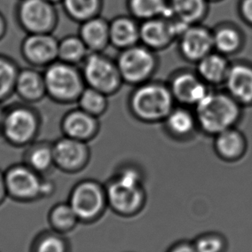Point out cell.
I'll list each match as a JSON object with an SVG mask.
<instances>
[{
	"mask_svg": "<svg viewBox=\"0 0 252 252\" xmlns=\"http://www.w3.org/2000/svg\"><path fill=\"white\" fill-rule=\"evenodd\" d=\"M108 207L124 217H131L143 210L146 202L144 179L139 168L123 166L106 184Z\"/></svg>",
	"mask_w": 252,
	"mask_h": 252,
	"instance_id": "1",
	"label": "cell"
},
{
	"mask_svg": "<svg viewBox=\"0 0 252 252\" xmlns=\"http://www.w3.org/2000/svg\"><path fill=\"white\" fill-rule=\"evenodd\" d=\"M194 109L198 128L214 137L236 127L241 119L242 105L226 92H209Z\"/></svg>",
	"mask_w": 252,
	"mask_h": 252,
	"instance_id": "2",
	"label": "cell"
},
{
	"mask_svg": "<svg viewBox=\"0 0 252 252\" xmlns=\"http://www.w3.org/2000/svg\"><path fill=\"white\" fill-rule=\"evenodd\" d=\"M175 100L168 85L149 81L137 86L130 94L128 106L134 118L147 124L163 122Z\"/></svg>",
	"mask_w": 252,
	"mask_h": 252,
	"instance_id": "3",
	"label": "cell"
},
{
	"mask_svg": "<svg viewBox=\"0 0 252 252\" xmlns=\"http://www.w3.org/2000/svg\"><path fill=\"white\" fill-rule=\"evenodd\" d=\"M42 116L34 105L18 102L5 106L0 135L15 147H28L38 137Z\"/></svg>",
	"mask_w": 252,
	"mask_h": 252,
	"instance_id": "4",
	"label": "cell"
},
{
	"mask_svg": "<svg viewBox=\"0 0 252 252\" xmlns=\"http://www.w3.org/2000/svg\"><path fill=\"white\" fill-rule=\"evenodd\" d=\"M42 72L47 98L59 105H76L86 88L81 67L57 60Z\"/></svg>",
	"mask_w": 252,
	"mask_h": 252,
	"instance_id": "5",
	"label": "cell"
},
{
	"mask_svg": "<svg viewBox=\"0 0 252 252\" xmlns=\"http://www.w3.org/2000/svg\"><path fill=\"white\" fill-rule=\"evenodd\" d=\"M80 67L86 86L109 97L116 94L124 83L116 60L104 52H89Z\"/></svg>",
	"mask_w": 252,
	"mask_h": 252,
	"instance_id": "6",
	"label": "cell"
},
{
	"mask_svg": "<svg viewBox=\"0 0 252 252\" xmlns=\"http://www.w3.org/2000/svg\"><path fill=\"white\" fill-rule=\"evenodd\" d=\"M116 63L124 83L137 87L151 81L158 61L154 50L138 43L120 50Z\"/></svg>",
	"mask_w": 252,
	"mask_h": 252,
	"instance_id": "7",
	"label": "cell"
},
{
	"mask_svg": "<svg viewBox=\"0 0 252 252\" xmlns=\"http://www.w3.org/2000/svg\"><path fill=\"white\" fill-rule=\"evenodd\" d=\"M56 6L47 0H18L15 19L26 34L54 33L59 23Z\"/></svg>",
	"mask_w": 252,
	"mask_h": 252,
	"instance_id": "8",
	"label": "cell"
},
{
	"mask_svg": "<svg viewBox=\"0 0 252 252\" xmlns=\"http://www.w3.org/2000/svg\"><path fill=\"white\" fill-rule=\"evenodd\" d=\"M68 203L80 222L96 221L108 207L105 188L93 180L82 181L74 186Z\"/></svg>",
	"mask_w": 252,
	"mask_h": 252,
	"instance_id": "9",
	"label": "cell"
},
{
	"mask_svg": "<svg viewBox=\"0 0 252 252\" xmlns=\"http://www.w3.org/2000/svg\"><path fill=\"white\" fill-rule=\"evenodd\" d=\"M190 26L175 18H158L143 21L140 42L154 51L167 48Z\"/></svg>",
	"mask_w": 252,
	"mask_h": 252,
	"instance_id": "10",
	"label": "cell"
},
{
	"mask_svg": "<svg viewBox=\"0 0 252 252\" xmlns=\"http://www.w3.org/2000/svg\"><path fill=\"white\" fill-rule=\"evenodd\" d=\"M58 43L54 33L26 34L20 45L22 58L29 66L42 70L58 60Z\"/></svg>",
	"mask_w": 252,
	"mask_h": 252,
	"instance_id": "11",
	"label": "cell"
},
{
	"mask_svg": "<svg viewBox=\"0 0 252 252\" xmlns=\"http://www.w3.org/2000/svg\"><path fill=\"white\" fill-rule=\"evenodd\" d=\"M8 195L16 200L29 201L42 197L43 180L26 163L11 166L4 173Z\"/></svg>",
	"mask_w": 252,
	"mask_h": 252,
	"instance_id": "12",
	"label": "cell"
},
{
	"mask_svg": "<svg viewBox=\"0 0 252 252\" xmlns=\"http://www.w3.org/2000/svg\"><path fill=\"white\" fill-rule=\"evenodd\" d=\"M52 144L55 166L63 171L74 173L88 164L90 158L88 143L63 136Z\"/></svg>",
	"mask_w": 252,
	"mask_h": 252,
	"instance_id": "13",
	"label": "cell"
},
{
	"mask_svg": "<svg viewBox=\"0 0 252 252\" xmlns=\"http://www.w3.org/2000/svg\"><path fill=\"white\" fill-rule=\"evenodd\" d=\"M168 85L175 102L184 106L194 107L210 92L208 85L196 72H178L172 76Z\"/></svg>",
	"mask_w": 252,
	"mask_h": 252,
	"instance_id": "14",
	"label": "cell"
},
{
	"mask_svg": "<svg viewBox=\"0 0 252 252\" xmlns=\"http://www.w3.org/2000/svg\"><path fill=\"white\" fill-rule=\"evenodd\" d=\"M179 50L184 59L197 63L213 52V31L200 24L190 25L179 37Z\"/></svg>",
	"mask_w": 252,
	"mask_h": 252,
	"instance_id": "15",
	"label": "cell"
},
{
	"mask_svg": "<svg viewBox=\"0 0 252 252\" xmlns=\"http://www.w3.org/2000/svg\"><path fill=\"white\" fill-rule=\"evenodd\" d=\"M63 136L88 143L97 137L100 130L99 119L78 107L67 111L60 124Z\"/></svg>",
	"mask_w": 252,
	"mask_h": 252,
	"instance_id": "16",
	"label": "cell"
},
{
	"mask_svg": "<svg viewBox=\"0 0 252 252\" xmlns=\"http://www.w3.org/2000/svg\"><path fill=\"white\" fill-rule=\"evenodd\" d=\"M224 86L242 106L252 105V65L242 62L231 64Z\"/></svg>",
	"mask_w": 252,
	"mask_h": 252,
	"instance_id": "17",
	"label": "cell"
},
{
	"mask_svg": "<svg viewBox=\"0 0 252 252\" xmlns=\"http://www.w3.org/2000/svg\"><path fill=\"white\" fill-rule=\"evenodd\" d=\"M15 95L22 102L35 105L47 98L45 81L42 69L28 66L18 73Z\"/></svg>",
	"mask_w": 252,
	"mask_h": 252,
	"instance_id": "18",
	"label": "cell"
},
{
	"mask_svg": "<svg viewBox=\"0 0 252 252\" xmlns=\"http://www.w3.org/2000/svg\"><path fill=\"white\" fill-rule=\"evenodd\" d=\"M110 45L123 50L137 45L140 42V25L132 16H118L109 25Z\"/></svg>",
	"mask_w": 252,
	"mask_h": 252,
	"instance_id": "19",
	"label": "cell"
},
{
	"mask_svg": "<svg viewBox=\"0 0 252 252\" xmlns=\"http://www.w3.org/2000/svg\"><path fill=\"white\" fill-rule=\"evenodd\" d=\"M78 35L89 52H104L110 45V21L101 15L79 24Z\"/></svg>",
	"mask_w": 252,
	"mask_h": 252,
	"instance_id": "20",
	"label": "cell"
},
{
	"mask_svg": "<svg viewBox=\"0 0 252 252\" xmlns=\"http://www.w3.org/2000/svg\"><path fill=\"white\" fill-rule=\"evenodd\" d=\"M214 150L224 161H238L246 153L247 141L242 131L232 127L214 137Z\"/></svg>",
	"mask_w": 252,
	"mask_h": 252,
	"instance_id": "21",
	"label": "cell"
},
{
	"mask_svg": "<svg viewBox=\"0 0 252 252\" xmlns=\"http://www.w3.org/2000/svg\"><path fill=\"white\" fill-rule=\"evenodd\" d=\"M227 56L220 53L211 52L196 63V74L208 86L224 84L231 67Z\"/></svg>",
	"mask_w": 252,
	"mask_h": 252,
	"instance_id": "22",
	"label": "cell"
},
{
	"mask_svg": "<svg viewBox=\"0 0 252 252\" xmlns=\"http://www.w3.org/2000/svg\"><path fill=\"white\" fill-rule=\"evenodd\" d=\"M163 123L168 134L177 139L190 137L198 127L194 112H190L183 105L173 109Z\"/></svg>",
	"mask_w": 252,
	"mask_h": 252,
	"instance_id": "23",
	"label": "cell"
},
{
	"mask_svg": "<svg viewBox=\"0 0 252 252\" xmlns=\"http://www.w3.org/2000/svg\"><path fill=\"white\" fill-rule=\"evenodd\" d=\"M172 18L187 25L200 24L208 10L207 0H168Z\"/></svg>",
	"mask_w": 252,
	"mask_h": 252,
	"instance_id": "24",
	"label": "cell"
},
{
	"mask_svg": "<svg viewBox=\"0 0 252 252\" xmlns=\"http://www.w3.org/2000/svg\"><path fill=\"white\" fill-rule=\"evenodd\" d=\"M130 16L141 22L153 18H171L168 0H127Z\"/></svg>",
	"mask_w": 252,
	"mask_h": 252,
	"instance_id": "25",
	"label": "cell"
},
{
	"mask_svg": "<svg viewBox=\"0 0 252 252\" xmlns=\"http://www.w3.org/2000/svg\"><path fill=\"white\" fill-rule=\"evenodd\" d=\"M215 51L228 56L236 54L243 46V35L233 25L219 26L213 32Z\"/></svg>",
	"mask_w": 252,
	"mask_h": 252,
	"instance_id": "26",
	"label": "cell"
},
{
	"mask_svg": "<svg viewBox=\"0 0 252 252\" xmlns=\"http://www.w3.org/2000/svg\"><path fill=\"white\" fill-rule=\"evenodd\" d=\"M61 5L71 21L81 24L100 15L104 0H63Z\"/></svg>",
	"mask_w": 252,
	"mask_h": 252,
	"instance_id": "27",
	"label": "cell"
},
{
	"mask_svg": "<svg viewBox=\"0 0 252 252\" xmlns=\"http://www.w3.org/2000/svg\"><path fill=\"white\" fill-rule=\"evenodd\" d=\"M25 163L40 175L49 171L55 166L53 144L35 141L30 144L25 154Z\"/></svg>",
	"mask_w": 252,
	"mask_h": 252,
	"instance_id": "28",
	"label": "cell"
},
{
	"mask_svg": "<svg viewBox=\"0 0 252 252\" xmlns=\"http://www.w3.org/2000/svg\"><path fill=\"white\" fill-rule=\"evenodd\" d=\"M88 54L89 50L78 34L65 35L59 39L58 60L60 61L80 67Z\"/></svg>",
	"mask_w": 252,
	"mask_h": 252,
	"instance_id": "29",
	"label": "cell"
},
{
	"mask_svg": "<svg viewBox=\"0 0 252 252\" xmlns=\"http://www.w3.org/2000/svg\"><path fill=\"white\" fill-rule=\"evenodd\" d=\"M21 67L10 56L0 54V104L7 102L15 95V88Z\"/></svg>",
	"mask_w": 252,
	"mask_h": 252,
	"instance_id": "30",
	"label": "cell"
},
{
	"mask_svg": "<svg viewBox=\"0 0 252 252\" xmlns=\"http://www.w3.org/2000/svg\"><path fill=\"white\" fill-rule=\"evenodd\" d=\"M108 95L104 93L86 86L78 98L76 105L85 112L99 119L108 110Z\"/></svg>",
	"mask_w": 252,
	"mask_h": 252,
	"instance_id": "31",
	"label": "cell"
},
{
	"mask_svg": "<svg viewBox=\"0 0 252 252\" xmlns=\"http://www.w3.org/2000/svg\"><path fill=\"white\" fill-rule=\"evenodd\" d=\"M49 221L53 230L61 234L72 231L80 222L68 202L54 206L49 212Z\"/></svg>",
	"mask_w": 252,
	"mask_h": 252,
	"instance_id": "32",
	"label": "cell"
},
{
	"mask_svg": "<svg viewBox=\"0 0 252 252\" xmlns=\"http://www.w3.org/2000/svg\"><path fill=\"white\" fill-rule=\"evenodd\" d=\"M192 242L197 252H224L227 248L224 235L215 231L199 235Z\"/></svg>",
	"mask_w": 252,
	"mask_h": 252,
	"instance_id": "33",
	"label": "cell"
},
{
	"mask_svg": "<svg viewBox=\"0 0 252 252\" xmlns=\"http://www.w3.org/2000/svg\"><path fill=\"white\" fill-rule=\"evenodd\" d=\"M67 241L59 232H46L35 242L34 252H67Z\"/></svg>",
	"mask_w": 252,
	"mask_h": 252,
	"instance_id": "34",
	"label": "cell"
},
{
	"mask_svg": "<svg viewBox=\"0 0 252 252\" xmlns=\"http://www.w3.org/2000/svg\"><path fill=\"white\" fill-rule=\"evenodd\" d=\"M238 9L244 21L252 27V0H241Z\"/></svg>",
	"mask_w": 252,
	"mask_h": 252,
	"instance_id": "35",
	"label": "cell"
},
{
	"mask_svg": "<svg viewBox=\"0 0 252 252\" xmlns=\"http://www.w3.org/2000/svg\"><path fill=\"white\" fill-rule=\"evenodd\" d=\"M167 252H197L193 246V242L179 241L170 246Z\"/></svg>",
	"mask_w": 252,
	"mask_h": 252,
	"instance_id": "36",
	"label": "cell"
},
{
	"mask_svg": "<svg viewBox=\"0 0 252 252\" xmlns=\"http://www.w3.org/2000/svg\"><path fill=\"white\" fill-rule=\"evenodd\" d=\"M7 189L4 180V173L0 171V204L3 203L4 199L7 196Z\"/></svg>",
	"mask_w": 252,
	"mask_h": 252,
	"instance_id": "37",
	"label": "cell"
},
{
	"mask_svg": "<svg viewBox=\"0 0 252 252\" xmlns=\"http://www.w3.org/2000/svg\"><path fill=\"white\" fill-rule=\"evenodd\" d=\"M8 31L7 21L4 15L0 11V41L4 38Z\"/></svg>",
	"mask_w": 252,
	"mask_h": 252,
	"instance_id": "38",
	"label": "cell"
},
{
	"mask_svg": "<svg viewBox=\"0 0 252 252\" xmlns=\"http://www.w3.org/2000/svg\"><path fill=\"white\" fill-rule=\"evenodd\" d=\"M4 113H5V105L0 104V132L4 122Z\"/></svg>",
	"mask_w": 252,
	"mask_h": 252,
	"instance_id": "39",
	"label": "cell"
},
{
	"mask_svg": "<svg viewBox=\"0 0 252 252\" xmlns=\"http://www.w3.org/2000/svg\"><path fill=\"white\" fill-rule=\"evenodd\" d=\"M47 1H49L50 3L56 4V5H58V4H62L63 0H47Z\"/></svg>",
	"mask_w": 252,
	"mask_h": 252,
	"instance_id": "40",
	"label": "cell"
},
{
	"mask_svg": "<svg viewBox=\"0 0 252 252\" xmlns=\"http://www.w3.org/2000/svg\"><path fill=\"white\" fill-rule=\"evenodd\" d=\"M208 2H217V1H220V0H207Z\"/></svg>",
	"mask_w": 252,
	"mask_h": 252,
	"instance_id": "41",
	"label": "cell"
}]
</instances>
